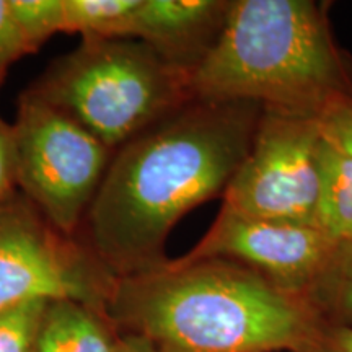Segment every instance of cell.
<instances>
[{
    "label": "cell",
    "mask_w": 352,
    "mask_h": 352,
    "mask_svg": "<svg viewBox=\"0 0 352 352\" xmlns=\"http://www.w3.org/2000/svg\"><path fill=\"white\" fill-rule=\"evenodd\" d=\"M297 352H352V327L318 321Z\"/></svg>",
    "instance_id": "cell-18"
},
{
    "label": "cell",
    "mask_w": 352,
    "mask_h": 352,
    "mask_svg": "<svg viewBox=\"0 0 352 352\" xmlns=\"http://www.w3.org/2000/svg\"><path fill=\"white\" fill-rule=\"evenodd\" d=\"M120 331L103 311L74 300H51L34 352H118Z\"/></svg>",
    "instance_id": "cell-10"
},
{
    "label": "cell",
    "mask_w": 352,
    "mask_h": 352,
    "mask_svg": "<svg viewBox=\"0 0 352 352\" xmlns=\"http://www.w3.org/2000/svg\"><path fill=\"white\" fill-rule=\"evenodd\" d=\"M107 315L158 352H297L320 321L302 297L219 258L118 277Z\"/></svg>",
    "instance_id": "cell-2"
},
{
    "label": "cell",
    "mask_w": 352,
    "mask_h": 352,
    "mask_svg": "<svg viewBox=\"0 0 352 352\" xmlns=\"http://www.w3.org/2000/svg\"><path fill=\"white\" fill-rule=\"evenodd\" d=\"M261 113L254 101L191 100L135 135L114 151L80 240L114 277L164 266L170 232L189 210L223 196Z\"/></svg>",
    "instance_id": "cell-1"
},
{
    "label": "cell",
    "mask_w": 352,
    "mask_h": 352,
    "mask_svg": "<svg viewBox=\"0 0 352 352\" xmlns=\"http://www.w3.org/2000/svg\"><path fill=\"white\" fill-rule=\"evenodd\" d=\"M320 142L316 118L263 108L250 151L223 192L222 208L318 227Z\"/></svg>",
    "instance_id": "cell-7"
},
{
    "label": "cell",
    "mask_w": 352,
    "mask_h": 352,
    "mask_svg": "<svg viewBox=\"0 0 352 352\" xmlns=\"http://www.w3.org/2000/svg\"><path fill=\"white\" fill-rule=\"evenodd\" d=\"M232 2L140 0L132 39L151 46L189 77L217 41Z\"/></svg>",
    "instance_id": "cell-9"
},
{
    "label": "cell",
    "mask_w": 352,
    "mask_h": 352,
    "mask_svg": "<svg viewBox=\"0 0 352 352\" xmlns=\"http://www.w3.org/2000/svg\"><path fill=\"white\" fill-rule=\"evenodd\" d=\"M25 54H30V50L16 28L8 0H0V83L7 69Z\"/></svg>",
    "instance_id": "cell-17"
},
{
    "label": "cell",
    "mask_w": 352,
    "mask_h": 352,
    "mask_svg": "<svg viewBox=\"0 0 352 352\" xmlns=\"http://www.w3.org/2000/svg\"><path fill=\"white\" fill-rule=\"evenodd\" d=\"M50 300H28L0 311V352H34Z\"/></svg>",
    "instance_id": "cell-15"
},
{
    "label": "cell",
    "mask_w": 352,
    "mask_h": 352,
    "mask_svg": "<svg viewBox=\"0 0 352 352\" xmlns=\"http://www.w3.org/2000/svg\"><path fill=\"white\" fill-rule=\"evenodd\" d=\"M118 352H158L145 338L131 333H120Z\"/></svg>",
    "instance_id": "cell-20"
},
{
    "label": "cell",
    "mask_w": 352,
    "mask_h": 352,
    "mask_svg": "<svg viewBox=\"0 0 352 352\" xmlns=\"http://www.w3.org/2000/svg\"><path fill=\"white\" fill-rule=\"evenodd\" d=\"M140 0H64V33L83 39H132Z\"/></svg>",
    "instance_id": "cell-13"
},
{
    "label": "cell",
    "mask_w": 352,
    "mask_h": 352,
    "mask_svg": "<svg viewBox=\"0 0 352 352\" xmlns=\"http://www.w3.org/2000/svg\"><path fill=\"white\" fill-rule=\"evenodd\" d=\"M12 129L16 186L57 230L76 236L114 152L32 90Z\"/></svg>",
    "instance_id": "cell-5"
},
{
    "label": "cell",
    "mask_w": 352,
    "mask_h": 352,
    "mask_svg": "<svg viewBox=\"0 0 352 352\" xmlns=\"http://www.w3.org/2000/svg\"><path fill=\"white\" fill-rule=\"evenodd\" d=\"M116 279L80 239L57 230L25 195L0 202V311L43 298L80 302L107 315Z\"/></svg>",
    "instance_id": "cell-6"
},
{
    "label": "cell",
    "mask_w": 352,
    "mask_h": 352,
    "mask_svg": "<svg viewBox=\"0 0 352 352\" xmlns=\"http://www.w3.org/2000/svg\"><path fill=\"white\" fill-rule=\"evenodd\" d=\"M189 87L195 100L254 101L316 118L352 94V78L318 3L235 0Z\"/></svg>",
    "instance_id": "cell-3"
},
{
    "label": "cell",
    "mask_w": 352,
    "mask_h": 352,
    "mask_svg": "<svg viewBox=\"0 0 352 352\" xmlns=\"http://www.w3.org/2000/svg\"><path fill=\"white\" fill-rule=\"evenodd\" d=\"M15 144L13 129L0 116V202L15 195Z\"/></svg>",
    "instance_id": "cell-19"
},
{
    "label": "cell",
    "mask_w": 352,
    "mask_h": 352,
    "mask_svg": "<svg viewBox=\"0 0 352 352\" xmlns=\"http://www.w3.org/2000/svg\"><path fill=\"white\" fill-rule=\"evenodd\" d=\"M336 243L320 227L248 217L220 208L208 233L183 259H228L303 298Z\"/></svg>",
    "instance_id": "cell-8"
},
{
    "label": "cell",
    "mask_w": 352,
    "mask_h": 352,
    "mask_svg": "<svg viewBox=\"0 0 352 352\" xmlns=\"http://www.w3.org/2000/svg\"><path fill=\"white\" fill-rule=\"evenodd\" d=\"M189 80L139 39H83L30 90L114 152L195 100Z\"/></svg>",
    "instance_id": "cell-4"
},
{
    "label": "cell",
    "mask_w": 352,
    "mask_h": 352,
    "mask_svg": "<svg viewBox=\"0 0 352 352\" xmlns=\"http://www.w3.org/2000/svg\"><path fill=\"white\" fill-rule=\"evenodd\" d=\"M316 223L336 241L352 243V158L321 138Z\"/></svg>",
    "instance_id": "cell-11"
},
{
    "label": "cell",
    "mask_w": 352,
    "mask_h": 352,
    "mask_svg": "<svg viewBox=\"0 0 352 352\" xmlns=\"http://www.w3.org/2000/svg\"><path fill=\"white\" fill-rule=\"evenodd\" d=\"M8 7L30 52L64 30V0H8Z\"/></svg>",
    "instance_id": "cell-14"
},
{
    "label": "cell",
    "mask_w": 352,
    "mask_h": 352,
    "mask_svg": "<svg viewBox=\"0 0 352 352\" xmlns=\"http://www.w3.org/2000/svg\"><path fill=\"white\" fill-rule=\"evenodd\" d=\"M321 138L352 158V94L327 104L316 116Z\"/></svg>",
    "instance_id": "cell-16"
},
{
    "label": "cell",
    "mask_w": 352,
    "mask_h": 352,
    "mask_svg": "<svg viewBox=\"0 0 352 352\" xmlns=\"http://www.w3.org/2000/svg\"><path fill=\"white\" fill-rule=\"evenodd\" d=\"M305 302L324 323L352 327V243L338 241Z\"/></svg>",
    "instance_id": "cell-12"
}]
</instances>
